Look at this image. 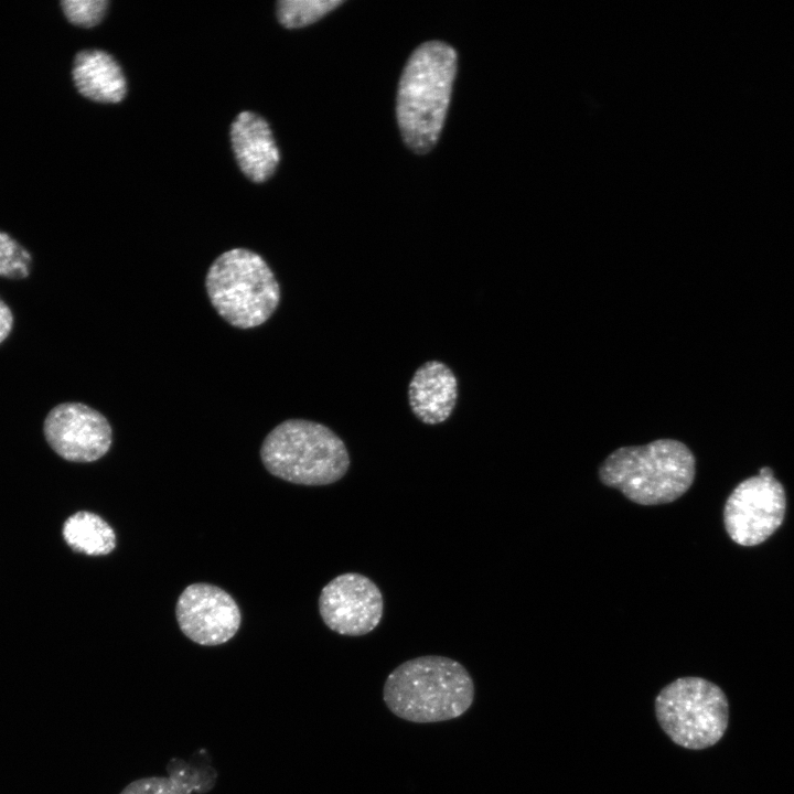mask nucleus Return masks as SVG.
Returning <instances> with one entry per match:
<instances>
[{"label":"nucleus","instance_id":"1","mask_svg":"<svg viewBox=\"0 0 794 794\" xmlns=\"http://www.w3.org/2000/svg\"><path fill=\"white\" fill-rule=\"evenodd\" d=\"M474 683L458 661L425 655L398 665L383 687L386 707L415 723H434L461 717L473 704Z\"/></svg>","mask_w":794,"mask_h":794},{"label":"nucleus","instance_id":"2","mask_svg":"<svg viewBox=\"0 0 794 794\" xmlns=\"http://www.w3.org/2000/svg\"><path fill=\"white\" fill-rule=\"evenodd\" d=\"M457 72V53L440 41H429L410 55L401 74L396 114L405 143L417 153L437 143L447 116Z\"/></svg>","mask_w":794,"mask_h":794},{"label":"nucleus","instance_id":"3","mask_svg":"<svg viewBox=\"0 0 794 794\" xmlns=\"http://www.w3.org/2000/svg\"><path fill=\"white\" fill-rule=\"evenodd\" d=\"M696 462L689 448L675 439L621 447L599 468L603 484L640 505H659L680 497L693 484Z\"/></svg>","mask_w":794,"mask_h":794},{"label":"nucleus","instance_id":"4","mask_svg":"<svg viewBox=\"0 0 794 794\" xmlns=\"http://www.w3.org/2000/svg\"><path fill=\"white\" fill-rule=\"evenodd\" d=\"M260 459L273 476L309 486L337 482L351 464L344 441L325 425L307 419L277 425L262 441Z\"/></svg>","mask_w":794,"mask_h":794},{"label":"nucleus","instance_id":"5","mask_svg":"<svg viewBox=\"0 0 794 794\" xmlns=\"http://www.w3.org/2000/svg\"><path fill=\"white\" fill-rule=\"evenodd\" d=\"M205 288L221 318L243 330L264 324L281 299L271 268L260 255L246 248L219 255L207 270Z\"/></svg>","mask_w":794,"mask_h":794},{"label":"nucleus","instance_id":"6","mask_svg":"<svg viewBox=\"0 0 794 794\" xmlns=\"http://www.w3.org/2000/svg\"><path fill=\"white\" fill-rule=\"evenodd\" d=\"M655 713L674 743L701 750L722 738L729 722V704L713 683L700 677H682L658 693Z\"/></svg>","mask_w":794,"mask_h":794},{"label":"nucleus","instance_id":"7","mask_svg":"<svg viewBox=\"0 0 794 794\" xmlns=\"http://www.w3.org/2000/svg\"><path fill=\"white\" fill-rule=\"evenodd\" d=\"M785 508L784 489L774 476L749 478L727 498L723 509L726 530L741 546L759 545L781 526Z\"/></svg>","mask_w":794,"mask_h":794},{"label":"nucleus","instance_id":"8","mask_svg":"<svg viewBox=\"0 0 794 794\" xmlns=\"http://www.w3.org/2000/svg\"><path fill=\"white\" fill-rule=\"evenodd\" d=\"M319 613L333 632L362 636L379 624L384 599L377 584L358 572H345L329 581L318 599Z\"/></svg>","mask_w":794,"mask_h":794},{"label":"nucleus","instance_id":"9","mask_svg":"<svg viewBox=\"0 0 794 794\" xmlns=\"http://www.w3.org/2000/svg\"><path fill=\"white\" fill-rule=\"evenodd\" d=\"M50 447L71 462H94L104 457L112 442L107 418L82 403H63L53 407L43 423Z\"/></svg>","mask_w":794,"mask_h":794},{"label":"nucleus","instance_id":"10","mask_svg":"<svg viewBox=\"0 0 794 794\" xmlns=\"http://www.w3.org/2000/svg\"><path fill=\"white\" fill-rule=\"evenodd\" d=\"M175 615L182 633L196 644H224L237 633L240 611L233 597L210 583H192L180 594Z\"/></svg>","mask_w":794,"mask_h":794},{"label":"nucleus","instance_id":"11","mask_svg":"<svg viewBox=\"0 0 794 794\" xmlns=\"http://www.w3.org/2000/svg\"><path fill=\"white\" fill-rule=\"evenodd\" d=\"M459 395L458 379L440 361H428L414 373L408 386L412 414L426 425H439L452 415Z\"/></svg>","mask_w":794,"mask_h":794},{"label":"nucleus","instance_id":"12","mask_svg":"<svg viewBox=\"0 0 794 794\" xmlns=\"http://www.w3.org/2000/svg\"><path fill=\"white\" fill-rule=\"evenodd\" d=\"M230 141L242 172L253 182L268 180L280 154L268 122L251 111H242L230 126Z\"/></svg>","mask_w":794,"mask_h":794},{"label":"nucleus","instance_id":"13","mask_svg":"<svg viewBox=\"0 0 794 794\" xmlns=\"http://www.w3.org/2000/svg\"><path fill=\"white\" fill-rule=\"evenodd\" d=\"M72 77L77 92L94 101L115 104L126 95L121 67L101 50L79 51L74 57Z\"/></svg>","mask_w":794,"mask_h":794},{"label":"nucleus","instance_id":"14","mask_svg":"<svg viewBox=\"0 0 794 794\" xmlns=\"http://www.w3.org/2000/svg\"><path fill=\"white\" fill-rule=\"evenodd\" d=\"M169 776L141 777L129 783L120 794H204L215 784L217 774L211 766L173 759L167 765Z\"/></svg>","mask_w":794,"mask_h":794},{"label":"nucleus","instance_id":"15","mask_svg":"<svg viewBox=\"0 0 794 794\" xmlns=\"http://www.w3.org/2000/svg\"><path fill=\"white\" fill-rule=\"evenodd\" d=\"M63 538L76 552L104 556L116 547L112 527L99 515L81 511L69 516L63 525Z\"/></svg>","mask_w":794,"mask_h":794},{"label":"nucleus","instance_id":"16","mask_svg":"<svg viewBox=\"0 0 794 794\" xmlns=\"http://www.w3.org/2000/svg\"><path fill=\"white\" fill-rule=\"evenodd\" d=\"M342 3V0H281L277 3V17L288 29L302 28L320 20Z\"/></svg>","mask_w":794,"mask_h":794},{"label":"nucleus","instance_id":"17","mask_svg":"<svg viewBox=\"0 0 794 794\" xmlns=\"http://www.w3.org/2000/svg\"><path fill=\"white\" fill-rule=\"evenodd\" d=\"M32 267V255L8 233L0 230V277L24 279Z\"/></svg>","mask_w":794,"mask_h":794},{"label":"nucleus","instance_id":"18","mask_svg":"<svg viewBox=\"0 0 794 794\" xmlns=\"http://www.w3.org/2000/svg\"><path fill=\"white\" fill-rule=\"evenodd\" d=\"M106 0H63L61 7L66 19L74 25L93 28L104 18Z\"/></svg>","mask_w":794,"mask_h":794},{"label":"nucleus","instance_id":"19","mask_svg":"<svg viewBox=\"0 0 794 794\" xmlns=\"http://www.w3.org/2000/svg\"><path fill=\"white\" fill-rule=\"evenodd\" d=\"M13 326V314L0 299V344L9 336Z\"/></svg>","mask_w":794,"mask_h":794},{"label":"nucleus","instance_id":"20","mask_svg":"<svg viewBox=\"0 0 794 794\" xmlns=\"http://www.w3.org/2000/svg\"><path fill=\"white\" fill-rule=\"evenodd\" d=\"M759 475H762V476H773V471H772L770 468L764 466V468H762V469L759 471Z\"/></svg>","mask_w":794,"mask_h":794}]
</instances>
